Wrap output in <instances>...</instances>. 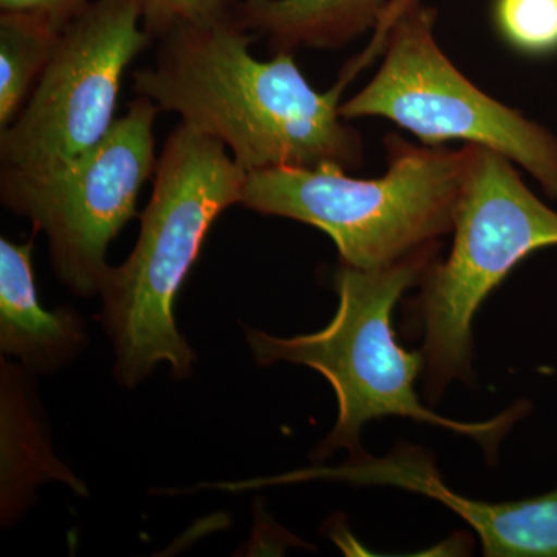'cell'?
<instances>
[{
  "label": "cell",
  "mask_w": 557,
  "mask_h": 557,
  "mask_svg": "<svg viewBox=\"0 0 557 557\" xmlns=\"http://www.w3.org/2000/svg\"><path fill=\"white\" fill-rule=\"evenodd\" d=\"M256 38L234 14L178 25L156 40L152 65L134 72V91L222 141L247 174L274 168L358 170L364 146L341 115V100L359 73L383 57L386 33L373 32L324 94L302 75L295 51L256 60L249 51Z\"/></svg>",
  "instance_id": "cell-1"
},
{
  "label": "cell",
  "mask_w": 557,
  "mask_h": 557,
  "mask_svg": "<svg viewBox=\"0 0 557 557\" xmlns=\"http://www.w3.org/2000/svg\"><path fill=\"white\" fill-rule=\"evenodd\" d=\"M152 178L137 244L123 265L110 267L100 293L115 376L126 387L148 379L161 362L177 379L193 370L196 354L175 324V299L212 223L240 203L247 172L222 141L180 123Z\"/></svg>",
  "instance_id": "cell-2"
},
{
  "label": "cell",
  "mask_w": 557,
  "mask_h": 557,
  "mask_svg": "<svg viewBox=\"0 0 557 557\" xmlns=\"http://www.w3.org/2000/svg\"><path fill=\"white\" fill-rule=\"evenodd\" d=\"M438 245L379 270L341 263L333 277L338 310L327 327L319 332L278 338L247 329V341L259 366H306L332 384L338 398V420L314 450V460H324L338 449L357 457L364 453L359 440L369 421L401 417L474 440L491 461L509 429L527 416L530 405L516 403L493 420L465 423L421 405L416 381L424 372L423 354L399 346L392 321L406 289L420 285L437 260Z\"/></svg>",
  "instance_id": "cell-3"
},
{
  "label": "cell",
  "mask_w": 557,
  "mask_h": 557,
  "mask_svg": "<svg viewBox=\"0 0 557 557\" xmlns=\"http://www.w3.org/2000/svg\"><path fill=\"white\" fill-rule=\"evenodd\" d=\"M386 148L388 166L379 178L339 168L249 172L240 205L324 231L344 265H394L453 233L472 145L416 146L392 135Z\"/></svg>",
  "instance_id": "cell-4"
},
{
  "label": "cell",
  "mask_w": 557,
  "mask_h": 557,
  "mask_svg": "<svg viewBox=\"0 0 557 557\" xmlns=\"http://www.w3.org/2000/svg\"><path fill=\"white\" fill-rule=\"evenodd\" d=\"M448 258L432 263L410 300L423 336L424 394L432 403L472 373V321L487 296L539 249L557 245V212L496 150L472 145Z\"/></svg>",
  "instance_id": "cell-5"
},
{
  "label": "cell",
  "mask_w": 557,
  "mask_h": 557,
  "mask_svg": "<svg viewBox=\"0 0 557 557\" xmlns=\"http://www.w3.org/2000/svg\"><path fill=\"white\" fill-rule=\"evenodd\" d=\"M437 13L401 0L379 72L341 104L344 120L386 119L426 146H485L520 164L557 199V138L516 109L480 90L435 38Z\"/></svg>",
  "instance_id": "cell-6"
},
{
  "label": "cell",
  "mask_w": 557,
  "mask_h": 557,
  "mask_svg": "<svg viewBox=\"0 0 557 557\" xmlns=\"http://www.w3.org/2000/svg\"><path fill=\"white\" fill-rule=\"evenodd\" d=\"M161 110L138 97L86 153L44 175L0 172V199L49 240L51 267L78 296L100 295L112 240L137 214L156 174L153 124Z\"/></svg>",
  "instance_id": "cell-7"
},
{
  "label": "cell",
  "mask_w": 557,
  "mask_h": 557,
  "mask_svg": "<svg viewBox=\"0 0 557 557\" xmlns=\"http://www.w3.org/2000/svg\"><path fill=\"white\" fill-rule=\"evenodd\" d=\"M150 42L138 0H94L76 14L24 108L0 131L2 172L44 175L101 141L116 120L124 72Z\"/></svg>",
  "instance_id": "cell-8"
},
{
  "label": "cell",
  "mask_w": 557,
  "mask_h": 557,
  "mask_svg": "<svg viewBox=\"0 0 557 557\" xmlns=\"http://www.w3.org/2000/svg\"><path fill=\"white\" fill-rule=\"evenodd\" d=\"M332 479L369 485H392L426 494L448 505L478 531L483 555L557 557V487L525 500L487 504L450 493L423 450L399 446L386 458L362 453L341 468L309 469L282 480Z\"/></svg>",
  "instance_id": "cell-9"
},
{
  "label": "cell",
  "mask_w": 557,
  "mask_h": 557,
  "mask_svg": "<svg viewBox=\"0 0 557 557\" xmlns=\"http://www.w3.org/2000/svg\"><path fill=\"white\" fill-rule=\"evenodd\" d=\"M35 239L0 240V350L38 372L67 364L86 344L83 319L72 309L47 310L33 271Z\"/></svg>",
  "instance_id": "cell-10"
},
{
  "label": "cell",
  "mask_w": 557,
  "mask_h": 557,
  "mask_svg": "<svg viewBox=\"0 0 557 557\" xmlns=\"http://www.w3.org/2000/svg\"><path fill=\"white\" fill-rule=\"evenodd\" d=\"M392 0H237L242 27L269 40L274 53L335 50L372 33Z\"/></svg>",
  "instance_id": "cell-11"
},
{
  "label": "cell",
  "mask_w": 557,
  "mask_h": 557,
  "mask_svg": "<svg viewBox=\"0 0 557 557\" xmlns=\"http://www.w3.org/2000/svg\"><path fill=\"white\" fill-rule=\"evenodd\" d=\"M61 30L32 13L0 16V131L16 119L49 64Z\"/></svg>",
  "instance_id": "cell-12"
},
{
  "label": "cell",
  "mask_w": 557,
  "mask_h": 557,
  "mask_svg": "<svg viewBox=\"0 0 557 557\" xmlns=\"http://www.w3.org/2000/svg\"><path fill=\"white\" fill-rule=\"evenodd\" d=\"M494 28L527 57L557 53V0H493Z\"/></svg>",
  "instance_id": "cell-13"
},
{
  "label": "cell",
  "mask_w": 557,
  "mask_h": 557,
  "mask_svg": "<svg viewBox=\"0 0 557 557\" xmlns=\"http://www.w3.org/2000/svg\"><path fill=\"white\" fill-rule=\"evenodd\" d=\"M143 27L159 40L172 28L185 24H203L233 14L237 0H138Z\"/></svg>",
  "instance_id": "cell-14"
},
{
  "label": "cell",
  "mask_w": 557,
  "mask_h": 557,
  "mask_svg": "<svg viewBox=\"0 0 557 557\" xmlns=\"http://www.w3.org/2000/svg\"><path fill=\"white\" fill-rule=\"evenodd\" d=\"M90 2L94 0H0V9L7 13L36 14L62 30Z\"/></svg>",
  "instance_id": "cell-15"
}]
</instances>
